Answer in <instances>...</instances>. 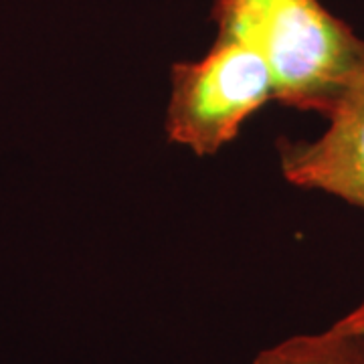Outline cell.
Instances as JSON below:
<instances>
[{"mask_svg":"<svg viewBox=\"0 0 364 364\" xmlns=\"http://www.w3.org/2000/svg\"><path fill=\"white\" fill-rule=\"evenodd\" d=\"M219 37L241 41L272 69L275 102L324 117L364 41L320 0H215Z\"/></svg>","mask_w":364,"mask_h":364,"instance_id":"6da1fadb","label":"cell"},{"mask_svg":"<svg viewBox=\"0 0 364 364\" xmlns=\"http://www.w3.org/2000/svg\"><path fill=\"white\" fill-rule=\"evenodd\" d=\"M269 102L275 81L267 61L245 43L217 35L205 57L172 65L168 140L196 156H213Z\"/></svg>","mask_w":364,"mask_h":364,"instance_id":"7a4b0ae2","label":"cell"},{"mask_svg":"<svg viewBox=\"0 0 364 364\" xmlns=\"http://www.w3.org/2000/svg\"><path fill=\"white\" fill-rule=\"evenodd\" d=\"M324 119L326 128L312 140H279L282 174L298 188L364 213V53Z\"/></svg>","mask_w":364,"mask_h":364,"instance_id":"3957f363","label":"cell"},{"mask_svg":"<svg viewBox=\"0 0 364 364\" xmlns=\"http://www.w3.org/2000/svg\"><path fill=\"white\" fill-rule=\"evenodd\" d=\"M251 364H364V334L332 324L263 348Z\"/></svg>","mask_w":364,"mask_h":364,"instance_id":"277c9868","label":"cell"},{"mask_svg":"<svg viewBox=\"0 0 364 364\" xmlns=\"http://www.w3.org/2000/svg\"><path fill=\"white\" fill-rule=\"evenodd\" d=\"M334 324L340 326V328H346V330H354V332L364 334V298L352 308L350 312L344 314L342 318H338Z\"/></svg>","mask_w":364,"mask_h":364,"instance_id":"5b68a950","label":"cell"}]
</instances>
